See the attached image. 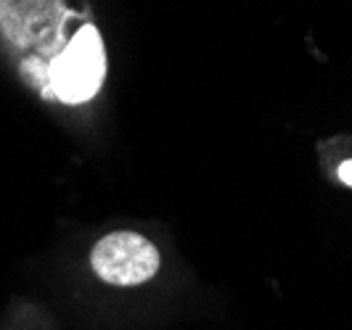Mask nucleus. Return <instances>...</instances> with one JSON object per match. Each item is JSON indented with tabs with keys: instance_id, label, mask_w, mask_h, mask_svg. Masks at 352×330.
<instances>
[{
	"instance_id": "3",
	"label": "nucleus",
	"mask_w": 352,
	"mask_h": 330,
	"mask_svg": "<svg viewBox=\"0 0 352 330\" xmlns=\"http://www.w3.org/2000/svg\"><path fill=\"white\" fill-rule=\"evenodd\" d=\"M339 180L352 188V158H347V161H342V164H339Z\"/></svg>"
},
{
	"instance_id": "2",
	"label": "nucleus",
	"mask_w": 352,
	"mask_h": 330,
	"mask_svg": "<svg viewBox=\"0 0 352 330\" xmlns=\"http://www.w3.org/2000/svg\"><path fill=\"white\" fill-rule=\"evenodd\" d=\"M96 275L111 285H138L154 278L159 270V251L143 235L120 230L101 238L93 248Z\"/></svg>"
},
{
	"instance_id": "1",
	"label": "nucleus",
	"mask_w": 352,
	"mask_h": 330,
	"mask_svg": "<svg viewBox=\"0 0 352 330\" xmlns=\"http://www.w3.org/2000/svg\"><path fill=\"white\" fill-rule=\"evenodd\" d=\"M104 74V40L93 24H85L51 64L48 95L64 101V104H85L98 93Z\"/></svg>"
}]
</instances>
